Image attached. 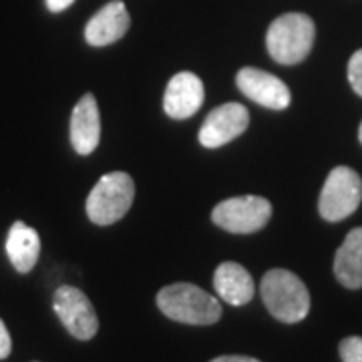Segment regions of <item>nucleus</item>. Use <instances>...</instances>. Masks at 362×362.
Segmentation results:
<instances>
[{
    "instance_id": "nucleus-12",
    "label": "nucleus",
    "mask_w": 362,
    "mask_h": 362,
    "mask_svg": "<svg viewBox=\"0 0 362 362\" xmlns=\"http://www.w3.org/2000/svg\"><path fill=\"white\" fill-rule=\"evenodd\" d=\"M129 23L131 18L125 4L121 0H113L105 4L87 23L85 39L93 47H107L125 37V33L129 30Z\"/></svg>"
},
{
    "instance_id": "nucleus-4",
    "label": "nucleus",
    "mask_w": 362,
    "mask_h": 362,
    "mask_svg": "<svg viewBox=\"0 0 362 362\" xmlns=\"http://www.w3.org/2000/svg\"><path fill=\"white\" fill-rule=\"evenodd\" d=\"M135 197V183L129 173L113 171L107 173L90 189L87 197L89 220L97 226H111L119 221L127 211Z\"/></svg>"
},
{
    "instance_id": "nucleus-16",
    "label": "nucleus",
    "mask_w": 362,
    "mask_h": 362,
    "mask_svg": "<svg viewBox=\"0 0 362 362\" xmlns=\"http://www.w3.org/2000/svg\"><path fill=\"white\" fill-rule=\"evenodd\" d=\"M342 362H362V337L344 338L338 346Z\"/></svg>"
},
{
    "instance_id": "nucleus-17",
    "label": "nucleus",
    "mask_w": 362,
    "mask_h": 362,
    "mask_svg": "<svg viewBox=\"0 0 362 362\" xmlns=\"http://www.w3.org/2000/svg\"><path fill=\"white\" fill-rule=\"evenodd\" d=\"M349 81L356 95L362 97V49L356 51L349 61Z\"/></svg>"
},
{
    "instance_id": "nucleus-7",
    "label": "nucleus",
    "mask_w": 362,
    "mask_h": 362,
    "mask_svg": "<svg viewBox=\"0 0 362 362\" xmlns=\"http://www.w3.org/2000/svg\"><path fill=\"white\" fill-rule=\"evenodd\" d=\"M52 308L66 332L77 340H90L99 330V318L87 294L75 286H61L52 296Z\"/></svg>"
},
{
    "instance_id": "nucleus-19",
    "label": "nucleus",
    "mask_w": 362,
    "mask_h": 362,
    "mask_svg": "<svg viewBox=\"0 0 362 362\" xmlns=\"http://www.w3.org/2000/svg\"><path fill=\"white\" fill-rule=\"evenodd\" d=\"M73 2H75V0H47V8H49L51 13H61V11L69 8Z\"/></svg>"
},
{
    "instance_id": "nucleus-2",
    "label": "nucleus",
    "mask_w": 362,
    "mask_h": 362,
    "mask_svg": "<svg viewBox=\"0 0 362 362\" xmlns=\"http://www.w3.org/2000/svg\"><path fill=\"white\" fill-rule=\"evenodd\" d=\"M157 306L168 318L181 324L209 326L221 318V304L218 298L187 282L161 288L157 294Z\"/></svg>"
},
{
    "instance_id": "nucleus-1",
    "label": "nucleus",
    "mask_w": 362,
    "mask_h": 362,
    "mask_svg": "<svg viewBox=\"0 0 362 362\" xmlns=\"http://www.w3.org/2000/svg\"><path fill=\"white\" fill-rule=\"evenodd\" d=\"M259 294L264 306L280 322H302L310 312L308 288L294 272L282 268L266 272L259 284Z\"/></svg>"
},
{
    "instance_id": "nucleus-9",
    "label": "nucleus",
    "mask_w": 362,
    "mask_h": 362,
    "mask_svg": "<svg viewBox=\"0 0 362 362\" xmlns=\"http://www.w3.org/2000/svg\"><path fill=\"white\" fill-rule=\"evenodd\" d=\"M238 89L246 95L250 101L264 105L274 111H282L290 105V89L286 87L284 81L274 77L270 73L262 71V69H254V66H244L238 77Z\"/></svg>"
},
{
    "instance_id": "nucleus-15",
    "label": "nucleus",
    "mask_w": 362,
    "mask_h": 362,
    "mask_svg": "<svg viewBox=\"0 0 362 362\" xmlns=\"http://www.w3.org/2000/svg\"><path fill=\"white\" fill-rule=\"evenodd\" d=\"M6 254L14 266V270L21 274H28L37 266L40 254V238L25 221L13 223L8 238H6Z\"/></svg>"
},
{
    "instance_id": "nucleus-3",
    "label": "nucleus",
    "mask_w": 362,
    "mask_h": 362,
    "mask_svg": "<svg viewBox=\"0 0 362 362\" xmlns=\"http://www.w3.org/2000/svg\"><path fill=\"white\" fill-rule=\"evenodd\" d=\"M316 26L308 14L288 13L278 16L268 28L266 47L270 57L280 65L302 63L314 47Z\"/></svg>"
},
{
    "instance_id": "nucleus-20",
    "label": "nucleus",
    "mask_w": 362,
    "mask_h": 362,
    "mask_svg": "<svg viewBox=\"0 0 362 362\" xmlns=\"http://www.w3.org/2000/svg\"><path fill=\"white\" fill-rule=\"evenodd\" d=\"M209 362H259L258 358H252V356H240V354H226V356H218Z\"/></svg>"
},
{
    "instance_id": "nucleus-11",
    "label": "nucleus",
    "mask_w": 362,
    "mask_h": 362,
    "mask_svg": "<svg viewBox=\"0 0 362 362\" xmlns=\"http://www.w3.org/2000/svg\"><path fill=\"white\" fill-rule=\"evenodd\" d=\"M101 139V117L95 97L87 93L81 97L71 115V143L78 156H89Z\"/></svg>"
},
{
    "instance_id": "nucleus-21",
    "label": "nucleus",
    "mask_w": 362,
    "mask_h": 362,
    "mask_svg": "<svg viewBox=\"0 0 362 362\" xmlns=\"http://www.w3.org/2000/svg\"><path fill=\"white\" fill-rule=\"evenodd\" d=\"M358 139H361V143H362V123H361V129H358Z\"/></svg>"
},
{
    "instance_id": "nucleus-14",
    "label": "nucleus",
    "mask_w": 362,
    "mask_h": 362,
    "mask_svg": "<svg viewBox=\"0 0 362 362\" xmlns=\"http://www.w3.org/2000/svg\"><path fill=\"white\" fill-rule=\"evenodd\" d=\"M334 276L349 290L362 288V228L350 230L334 256Z\"/></svg>"
},
{
    "instance_id": "nucleus-10",
    "label": "nucleus",
    "mask_w": 362,
    "mask_h": 362,
    "mask_svg": "<svg viewBox=\"0 0 362 362\" xmlns=\"http://www.w3.org/2000/svg\"><path fill=\"white\" fill-rule=\"evenodd\" d=\"M206 90L202 78L194 73H177L168 83V89L163 95V109L173 119H187L199 111L204 105Z\"/></svg>"
},
{
    "instance_id": "nucleus-13",
    "label": "nucleus",
    "mask_w": 362,
    "mask_h": 362,
    "mask_svg": "<svg viewBox=\"0 0 362 362\" xmlns=\"http://www.w3.org/2000/svg\"><path fill=\"white\" fill-rule=\"evenodd\" d=\"M214 288L218 296L232 306H244L256 294L252 274L238 262H223L218 266L214 274Z\"/></svg>"
},
{
    "instance_id": "nucleus-6",
    "label": "nucleus",
    "mask_w": 362,
    "mask_h": 362,
    "mask_svg": "<svg viewBox=\"0 0 362 362\" xmlns=\"http://www.w3.org/2000/svg\"><path fill=\"white\" fill-rule=\"evenodd\" d=\"M272 218V204L259 195H240L223 199L214 207L211 220L221 230L232 233H254Z\"/></svg>"
},
{
    "instance_id": "nucleus-5",
    "label": "nucleus",
    "mask_w": 362,
    "mask_h": 362,
    "mask_svg": "<svg viewBox=\"0 0 362 362\" xmlns=\"http://www.w3.org/2000/svg\"><path fill=\"white\" fill-rule=\"evenodd\" d=\"M362 202V180L346 165L334 168L324 181L318 211L326 221H340L352 216Z\"/></svg>"
},
{
    "instance_id": "nucleus-8",
    "label": "nucleus",
    "mask_w": 362,
    "mask_h": 362,
    "mask_svg": "<svg viewBox=\"0 0 362 362\" xmlns=\"http://www.w3.org/2000/svg\"><path fill=\"white\" fill-rule=\"evenodd\" d=\"M250 125V113L244 105L226 103L206 117L199 129V143L207 149H216L240 137Z\"/></svg>"
},
{
    "instance_id": "nucleus-18",
    "label": "nucleus",
    "mask_w": 362,
    "mask_h": 362,
    "mask_svg": "<svg viewBox=\"0 0 362 362\" xmlns=\"http://www.w3.org/2000/svg\"><path fill=\"white\" fill-rule=\"evenodd\" d=\"M11 350H13V340H11V334H8L4 322L0 320V361L8 358L11 356Z\"/></svg>"
}]
</instances>
